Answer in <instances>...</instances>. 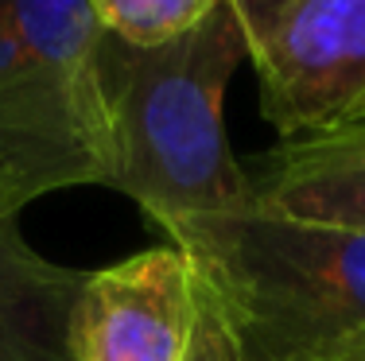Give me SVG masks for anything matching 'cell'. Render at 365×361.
Listing matches in <instances>:
<instances>
[{"mask_svg":"<svg viewBox=\"0 0 365 361\" xmlns=\"http://www.w3.org/2000/svg\"><path fill=\"white\" fill-rule=\"evenodd\" d=\"M249 63L233 0L160 47L106 39L109 187L160 229L257 206L245 163L225 140V90Z\"/></svg>","mask_w":365,"mask_h":361,"instance_id":"cell-1","label":"cell"},{"mask_svg":"<svg viewBox=\"0 0 365 361\" xmlns=\"http://www.w3.org/2000/svg\"><path fill=\"white\" fill-rule=\"evenodd\" d=\"M241 361L365 357V234L284 214H206L171 229Z\"/></svg>","mask_w":365,"mask_h":361,"instance_id":"cell-2","label":"cell"},{"mask_svg":"<svg viewBox=\"0 0 365 361\" xmlns=\"http://www.w3.org/2000/svg\"><path fill=\"white\" fill-rule=\"evenodd\" d=\"M106 39L93 0H0V206L109 187Z\"/></svg>","mask_w":365,"mask_h":361,"instance_id":"cell-3","label":"cell"},{"mask_svg":"<svg viewBox=\"0 0 365 361\" xmlns=\"http://www.w3.org/2000/svg\"><path fill=\"white\" fill-rule=\"evenodd\" d=\"M280 144L365 120V0H233Z\"/></svg>","mask_w":365,"mask_h":361,"instance_id":"cell-4","label":"cell"},{"mask_svg":"<svg viewBox=\"0 0 365 361\" xmlns=\"http://www.w3.org/2000/svg\"><path fill=\"white\" fill-rule=\"evenodd\" d=\"M198 326V276L179 245L86 272L71 315L74 361H187Z\"/></svg>","mask_w":365,"mask_h":361,"instance_id":"cell-5","label":"cell"},{"mask_svg":"<svg viewBox=\"0 0 365 361\" xmlns=\"http://www.w3.org/2000/svg\"><path fill=\"white\" fill-rule=\"evenodd\" d=\"M86 272L47 261L0 206V361H74L71 315Z\"/></svg>","mask_w":365,"mask_h":361,"instance_id":"cell-6","label":"cell"},{"mask_svg":"<svg viewBox=\"0 0 365 361\" xmlns=\"http://www.w3.org/2000/svg\"><path fill=\"white\" fill-rule=\"evenodd\" d=\"M260 210L365 234V148L338 136L280 144L249 163Z\"/></svg>","mask_w":365,"mask_h":361,"instance_id":"cell-7","label":"cell"},{"mask_svg":"<svg viewBox=\"0 0 365 361\" xmlns=\"http://www.w3.org/2000/svg\"><path fill=\"white\" fill-rule=\"evenodd\" d=\"M218 0H93L101 28L128 47H160L206 20Z\"/></svg>","mask_w":365,"mask_h":361,"instance_id":"cell-8","label":"cell"},{"mask_svg":"<svg viewBox=\"0 0 365 361\" xmlns=\"http://www.w3.org/2000/svg\"><path fill=\"white\" fill-rule=\"evenodd\" d=\"M187 361H241L233 350V338L225 330L214 299L206 295V288L198 283V326H195V342H190Z\"/></svg>","mask_w":365,"mask_h":361,"instance_id":"cell-9","label":"cell"},{"mask_svg":"<svg viewBox=\"0 0 365 361\" xmlns=\"http://www.w3.org/2000/svg\"><path fill=\"white\" fill-rule=\"evenodd\" d=\"M330 136H338V140H350V144H361V148H365V120H358V125H350V128H342V132H330Z\"/></svg>","mask_w":365,"mask_h":361,"instance_id":"cell-10","label":"cell"},{"mask_svg":"<svg viewBox=\"0 0 365 361\" xmlns=\"http://www.w3.org/2000/svg\"><path fill=\"white\" fill-rule=\"evenodd\" d=\"M350 361H365V357H350Z\"/></svg>","mask_w":365,"mask_h":361,"instance_id":"cell-11","label":"cell"}]
</instances>
